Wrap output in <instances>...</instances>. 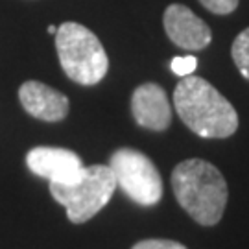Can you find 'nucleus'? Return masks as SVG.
Here are the masks:
<instances>
[{"label":"nucleus","instance_id":"nucleus-1","mask_svg":"<svg viewBox=\"0 0 249 249\" xmlns=\"http://www.w3.org/2000/svg\"><path fill=\"white\" fill-rule=\"evenodd\" d=\"M176 113L203 139H227L238 129V115L220 90L197 76H185L174 90Z\"/></svg>","mask_w":249,"mask_h":249},{"label":"nucleus","instance_id":"nucleus-2","mask_svg":"<svg viewBox=\"0 0 249 249\" xmlns=\"http://www.w3.org/2000/svg\"><path fill=\"white\" fill-rule=\"evenodd\" d=\"M172 188L179 205L201 225L222 220L229 188L222 172L203 159H187L172 172Z\"/></svg>","mask_w":249,"mask_h":249},{"label":"nucleus","instance_id":"nucleus-3","mask_svg":"<svg viewBox=\"0 0 249 249\" xmlns=\"http://www.w3.org/2000/svg\"><path fill=\"white\" fill-rule=\"evenodd\" d=\"M61 69L80 85H96L106 78L109 59L100 39L78 22H63L55 32Z\"/></svg>","mask_w":249,"mask_h":249},{"label":"nucleus","instance_id":"nucleus-4","mask_svg":"<svg viewBox=\"0 0 249 249\" xmlns=\"http://www.w3.org/2000/svg\"><path fill=\"white\" fill-rule=\"evenodd\" d=\"M116 179L109 166L92 164L85 166L81 178L72 185L50 183V194L59 205L65 207L72 223H85L98 214L113 197Z\"/></svg>","mask_w":249,"mask_h":249},{"label":"nucleus","instance_id":"nucleus-5","mask_svg":"<svg viewBox=\"0 0 249 249\" xmlns=\"http://www.w3.org/2000/svg\"><path fill=\"white\" fill-rule=\"evenodd\" d=\"M109 168L116 179V185L139 205L159 203L162 197V179L157 166L142 151L122 148L111 155Z\"/></svg>","mask_w":249,"mask_h":249},{"label":"nucleus","instance_id":"nucleus-6","mask_svg":"<svg viewBox=\"0 0 249 249\" xmlns=\"http://www.w3.org/2000/svg\"><path fill=\"white\" fill-rule=\"evenodd\" d=\"M26 164L36 176L48 179L55 185L76 183L85 168L78 153L63 148H48V146H37L28 151Z\"/></svg>","mask_w":249,"mask_h":249},{"label":"nucleus","instance_id":"nucleus-7","mask_svg":"<svg viewBox=\"0 0 249 249\" xmlns=\"http://www.w3.org/2000/svg\"><path fill=\"white\" fill-rule=\"evenodd\" d=\"M162 22L168 39L183 50L197 52L207 48L213 41L211 28L205 24V20L183 4H170L164 11Z\"/></svg>","mask_w":249,"mask_h":249},{"label":"nucleus","instance_id":"nucleus-8","mask_svg":"<svg viewBox=\"0 0 249 249\" xmlns=\"http://www.w3.org/2000/svg\"><path fill=\"white\" fill-rule=\"evenodd\" d=\"M131 113L137 124L151 131H164L172 124V106L157 83H142L133 90Z\"/></svg>","mask_w":249,"mask_h":249},{"label":"nucleus","instance_id":"nucleus-9","mask_svg":"<svg viewBox=\"0 0 249 249\" xmlns=\"http://www.w3.org/2000/svg\"><path fill=\"white\" fill-rule=\"evenodd\" d=\"M18 100L28 115L45 122H59L69 115V98L41 81H24L18 89Z\"/></svg>","mask_w":249,"mask_h":249},{"label":"nucleus","instance_id":"nucleus-10","mask_svg":"<svg viewBox=\"0 0 249 249\" xmlns=\"http://www.w3.org/2000/svg\"><path fill=\"white\" fill-rule=\"evenodd\" d=\"M231 55L240 74L249 81V28L238 34L231 46Z\"/></svg>","mask_w":249,"mask_h":249},{"label":"nucleus","instance_id":"nucleus-11","mask_svg":"<svg viewBox=\"0 0 249 249\" xmlns=\"http://www.w3.org/2000/svg\"><path fill=\"white\" fill-rule=\"evenodd\" d=\"M199 4L214 15H229L238 8V0H199Z\"/></svg>","mask_w":249,"mask_h":249},{"label":"nucleus","instance_id":"nucleus-12","mask_svg":"<svg viewBox=\"0 0 249 249\" xmlns=\"http://www.w3.org/2000/svg\"><path fill=\"white\" fill-rule=\"evenodd\" d=\"M170 67H172V72H174V74L185 78V76H190L192 72L196 71L197 59L194 55H181V57H174Z\"/></svg>","mask_w":249,"mask_h":249},{"label":"nucleus","instance_id":"nucleus-13","mask_svg":"<svg viewBox=\"0 0 249 249\" xmlns=\"http://www.w3.org/2000/svg\"><path fill=\"white\" fill-rule=\"evenodd\" d=\"M131 249H187L183 244L174 240H160V238H150L135 244Z\"/></svg>","mask_w":249,"mask_h":249},{"label":"nucleus","instance_id":"nucleus-14","mask_svg":"<svg viewBox=\"0 0 249 249\" xmlns=\"http://www.w3.org/2000/svg\"><path fill=\"white\" fill-rule=\"evenodd\" d=\"M55 32H57V28H55V26H48V34L55 36Z\"/></svg>","mask_w":249,"mask_h":249}]
</instances>
